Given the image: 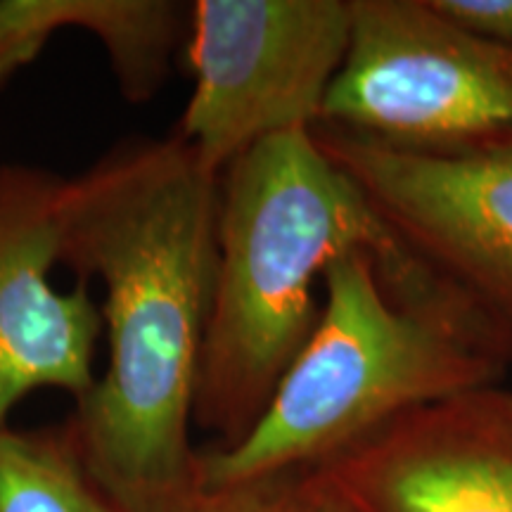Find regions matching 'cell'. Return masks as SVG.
Wrapping results in <instances>:
<instances>
[{"label": "cell", "instance_id": "cell-7", "mask_svg": "<svg viewBox=\"0 0 512 512\" xmlns=\"http://www.w3.org/2000/svg\"><path fill=\"white\" fill-rule=\"evenodd\" d=\"M311 470L344 512H512V389L413 408Z\"/></svg>", "mask_w": 512, "mask_h": 512}, {"label": "cell", "instance_id": "cell-9", "mask_svg": "<svg viewBox=\"0 0 512 512\" xmlns=\"http://www.w3.org/2000/svg\"><path fill=\"white\" fill-rule=\"evenodd\" d=\"M64 29H83L105 48L131 105L162 91L176 50L188 41L190 5L174 0H0V86L29 67Z\"/></svg>", "mask_w": 512, "mask_h": 512}, {"label": "cell", "instance_id": "cell-6", "mask_svg": "<svg viewBox=\"0 0 512 512\" xmlns=\"http://www.w3.org/2000/svg\"><path fill=\"white\" fill-rule=\"evenodd\" d=\"M380 221L512 337V147L432 152L313 126Z\"/></svg>", "mask_w": 512, "mask_h": 512}, {"label": "cell", "instance_id": "cell-3", "mask_svg": "<svg viewBox=\"0 0 512 512\" xmlns=\"http://www.w3.org/2000/svg\"><path fill=\"white\" fill-rule=\"evenodd\" d=\"M375 252L356 249L323 275L311 337L238 444L204 446L197 489L318 467L427 403L501 384L512 337L458 297H415Z\"/></svg>", "mask_w": 512, "mask_h": 512}, {"label": "cell", "instance_id": "cell-10", "mask_svg": "<svg viewBox=\"0 0 512 512\" xmlns=\"http://www.w3.org/2000/svg\"><path fill=\"white\" fill-rule=\"evenodd\" d=\"M0 512H128L95 479L67 427L0 432Z\"/></svg>", "mask_w": 512, "mask_h": 512}, {"label": "cell", "instance_id": "cell-11", "mask_svg": "<svg viewBox=\"0 0 512 512\" xmlns=\"http://www.w3.org/2000/svg\"><path fill=\"white\" fill-rule=\"evenodd\" d=\"M185 512H344L311 467L197 489Z\"/></svg>", "mask_w": 512, "mask_h": 512}, {"label": "cell", "instance_id": "cell-1", "mask_svg": "<svg viewBox=\"0 0 512 512\" xmlns=\"http://www.w3.org/2000/svg\"><path fill=\"white\" fill-rule=\"evenodd\" d=\"M219 176L181 138H133L64 178L62 264L105 287L107 366L62 420L128 512L197 494L195 396L216 271Z\"/></svg>", "mask_w": 512, "mask_h": 512}, {"label": "cell", "instance_id": "cell-5", "mask_svg": "<svg viewBox=\"0 0 512 512\" xmlns=\"http://www.w3.org/2000/svg\"><path fill=\"white\" fill-rule=\"evenodd\" d=\"M351 0H197L195 88L176 136L221 176L249 147L311 131L347 60Z\"/></svg>", "mask_w": 512, "mask_h": 512}, {"label": "cell", "instance_id": "cell-12", "mask_svg": "<svg viewBox=\"0 0 512 512\" xmlns=\"http://www.w3.org/2000/svg\"><path fill=\"white\" fill-rule=\"evenodd\" d=\"M430 5L456 27L512 46V0H430Z\"/></svg>", "mask_w": 512, "mask_h": 512}, {"label": "cell", "instance_id": "cell-4", "mask_svg": "<svg viewBox=\"0 0 512 512\" xmlns=\"http://www.w3.org/2000/svg\"><path fill=\"white\" fill-rule=\"evenodd\" d=\"M351 12L318 124L413 150L512 147V46L456 27L430 0H351Z\"/></svg>", "mask_w": 512, "mask_h": 512}, {"label": "cell", "instance_id": "cell-8", "mask_svg": "<svg viewBox=\"0 0 512 512\" xmlns=\"http://www.w3.org/2000/svg\"><path fill=\"white\" fill-rule=\"evenodd\" d=\"M64 178L34 164L0 162V432L29 394L60 389L79 401L93 387L100 306L86 280L57 290Z\"/></svg>", "mask_w": 512, "mask_h": 512}, {"label": "cell", "instance_id": "cell-2", "mask_svg": "<svg viewBox=\"0 0 512 512\" xmlns=\"http://www.w3.org/2000/svg\"><path fill=\"white\" fill-rule=\"evenodd\" d=\"M356 249L401 273L425 268L313 128L261 140L219 176L214 292L192 415L209 446L238 444L261 418L316 328V283Z\"/></svg>", "mask_w": 512, "mask_h": 512}]
</instances>
